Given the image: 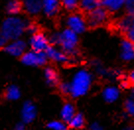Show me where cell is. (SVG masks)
<instances>
[{
	"label": "cell",
	"instance_id": "obj_1",
	"mask_svg": "<svg viewBox=\"0 0 134 130\" xmlns=\"http://www.w3.org/2000/svg\"><path fill=\"white\" fill-rule=\"evenodd\" d=\"M93 83L92 74L86 69H80L76 72L70 84V96L80 98L87 95Z\"/></svg>",
	"mask_w": 134,
	"mask_h": 130
},
{
	"label": "cell",
	"instance_id": "obj_2",
	"mask_svg": "<svg viewBox=\"0 0 134 130\" xmlns=\"http://www.w3.org/2000/svg\"><path fill=\"white\" fill-rule=\"evenodd\" d=\"M29 26V23L21 18L12 16L7 18L1 28V34L4 36L8 41H16L24 33V30Z\"/></svg>",
	"mask_w": 134,
	"mask_h": 130
},
{
	"label": "cell",
	"instance_id": "obj_3",
	"mask_svg": "<svg viewBox=\"0 0 134 130\" xmlns=\"http://www.w3.org/2000/svg\"><path fill=\"white\" fill-rule=\"evenodd\" d=\"M79 42L78 35L73 33L71 30L65 29L58 33V46L61 47V50L68 56H75L78 53L77 46Z\"/></svg>",
	"mask_w": 134,
	"mask_h": 130
},
{
	"label": "cell",
	"instance_id": "obj_4",
	"mask_svg": "<svg viewBox=\"0 0 134 130\" xmlns=\"http://www.w3.org/2000/svg\"><path fill=\"white\" fill-rule=\"evenodd\" d=\"M109 13L104 7L99 6L97 9L88 14L87 17V25L91 28H97L100 26L105 25L109 21Z\"/></svg>",
	"mask_w": 134,
	"mask_h": 130
},
{
	"label": "cell",
	"instance_id": "obj_5",
	"mask_svg": "<svg viewBox=\"0 0 134 130\" xmlns=\"http://www.w3.org/2000/svg\"><path fill=\"white\" fill-rule=\"evenodd\" d=\"M66 25L67 29L71 30L76 35L83 34L88 27L86 19L79 13L70 14L66 19Z\"/></svg>",
	"mask_w": 134,
	"mask_h": 130
},
{
	"label": "cell",
	"instance_id": "obj_6",
	"mask_svg": "<svg viewBox=\"0 0 134 130\" xmlns=\"http://www.w3.org/2000/svg\"><path fill=\"white\" fill-rule=\"evenodd\" d=\"M22 62L28 66H42L47 61V57L44 52L27 51L21 56Z\"/></svg>",
	"mask_w": 134,
	"mask_h": 130
},
{
	"label": "cell",
	"instance_id": "obj_7",
	"mask_svg": "<svg viewBox=\"0 0 134 130\" xmlns=\"http://www.w3.org/2000/svg\"><path fill=\"white\" fill-rule=\"evenodd\" d=\"M30 46L32 50L35 52H46V50L49 47L48 38L43 33L38 32L33 35L30 38Z\"/></svg>",
	"mask_w": 134,
	"mask_h": 130
},
{
	"label": "cell",
	"instance_id": "obj_8",
	"mask_svg": "<svg viewBox=\"0 0 134 130\" xmlns=\"http://www.w3.org/2000/svg\"><path fill=\"white\" fill-rule=\"evenodd\" d=\"M27 44L22 39H16L9 42L5 46V51L12 56H22L26 52Z\"/></svg>",
	"mask_w": 134,
	"mask_h": 130
},
{
	"label": "cell",
	"instance_id": "obj_9",
	"mask_svg": "<svg viewBox=\"0 0 134 130\" xmlns=\"http://www.w3.org/2000/svg\"><path fill=\"white\" fill-rule=\"evenodd\" d=\"M37 117V108L32 101H26L22 108V120L24 123H31Z\"/></svg>",
	"mask_w": 134,
	"mask_h": 130
},
{
	"label": "cell",
	"instance_id": "obj_10",
	"mask_svg": "<svg viewBox=\"0 0 134 130\" xmlns=\"http://www.w3.org/2000/svg\"><path fill=\"white\" fill-rule=\"evenodd\" d=\"M46 55L47 58H49L50 60L54 61V62H58V63H64L67 62L69 58L64 52H63L61 49H58L54 46H50L46 50Z\"/></svg>",
	"mask_w": 134,
	"mask_h": 130
},
{
	"label": "cell",
	"instance_id": "obj_11",
	"mask_svg": "<svg viewBox=\"0 0 134 130\" xmlns=\"http://www.w3.org/2000/svg\"><path fill=\"white\" fill-rule=\"evenodd\" d=\"M122 60L129 62L134 60V43L129 39H123L121 42V52H120Z\"/></svg>",
	"mask_w": 134,
	"mask_h": 130
},
{
	"label": "cell",
	"instance_id": "obj_12",
	"mask_svg": "<svg viewBox=\"0 0 134 130\" xmlns=\"http://www.w3.org/2000/svg\"><path fill=\"white\" fill-rule=\"evenodd\" d=\"M102 96H103V99L105 100V101L111 104L118 100V98L120 96V91L115 86H108L103 90Z\"/></svg>",
	"mask_w": 134,
	"mask_h": 130
},
{
	"label": "cell",
	"instance_id": "obj_13",
	"mask_svg": "<svg viewBox=\"0 0 134 130\" xmlns=\"http://www.w3.org/2000/svg\"><path fill=\"white\" fill-rule=\"evenodd\" d=\"M60 3L57 0H44L42 1V11L47 17H54L58 13Z\"/></svg>",
	"mask_w": 134,
	"mask_h": 130
},
{
	"label": "cell",
	"instance_id": "obj_14",
	"mask_svg": "<svg viewBox=\"0 0 134 130\" xmlns=\"http://www.w3.org/2000/svg\"><path fill=\"white\" fill-rule=\"evenodd\" d=\"M100 6L109 13H116L123 8L124 1L123 0H103L100 1Z\"/></svg>",
	"mask_w": 134,
	"mask_h": 130
},
{
	"label": "cell",
	"instance_id": "obj_15",
	"mask_svg": "<svg viewBox=\"0 0 134 130\" xmlns=\"http://www.w3.org/2000/svg\"><path fill=\"white\" fill-rule=\"evenodd\" d=\"M23 6L26 12L30 15H38L42 11V1L40 0H26Z\"/></svg>",
	"mask_w": 134,
	"mask_h": 130
},
{
	"label": "cell",
	"instance_id": "obj_16",
	"mask_svg": "<svg viewBox=\"0 0 134 130\" xmlns=\"http://www.w3.org/2000/svg\"><path fill=\"white\" fill-rule=\"evenodd\" d=\"M75 114V106L72 105L71 103H66V104L63 105L61 111H60V116H61V119H62L63 122H65L67 124Z\"/></svg>",
	"mask_w": 134,
	"mask_h": 130
},
{
	"label": "cell",
	"instance_id": "obj_17",
	"mask_svg": "<svg viewBox=\"0 0 134 130\" xmlns=\"http://www.w3.org/2000/svg\"><path fill=\"white\" fill-rule=\"evenodd\" d=\"M44 78H46V83L49 86H56L59 83L58 73L51 67L46 68V70H44Z\"/></svg>",
	"mask_w": 134,
	"mask_h": 130
},
{
	"label": "cell",
	"instance_id": "obj_18",
	"mask_svg": "<svg viewBox=\"0 0 134 130\" xmlns=\"http://www.w3.org/2000/svg\"><path fill=\"white\" fill-rule=\"evenodd\" d=\"M132 20H133V17H130V16H127V15L120 18L116 22V29L119 32L123 33V34H126L128 32V30L130 29V27H131Z\"/></svg>",
	"mask_w": 134,
	"mask_h": 130
},
{
	"label": "cell",
	"instance_id": "obj_19",
	"mask_svg": "<svg viewBox=\"0 0 134 130\" xmlns=\"http://www.w3.org/2000/svg\"><path fill=\"white\" fill-rule=\"evenodd\" d=\"M85 117L82 113H76L71 118V120L67 123V126H69L72 129H81L85 126Z\"/></svg>",
	"mask_w": 134,
	"mask_h": 130
},
{
	"label": "cell",
	"instance_id": "obj_20",
	"mask_svg": "<svg viewBox=\"0 0 134 130\" xmlns=\"http://www.w3.org/2000/svg\"><path fill=\"white\" fill-rule=\"evenodd\" d=\"M100 6V2L98 0H82L79 3V7L83 10L85 13H91Z\"/></svg>",
	"mask_w": 134,
	"mask_h": 130
},
{
	"label": "cell",
	"instance_id": "obj_21",
	"mask_svg": "<svg viewBox=\"0 0 134 130\" xmlns=\"http://www.w3.org/2000/svg\"><path fill=\"white\" fill-rule=\"evenodd\" d=\"M5 97L9 101H17L21 97V91L15 85H10L5 91Z\"/></svg>",
	"mask_w": 134,
	"mask_h": 130
},
{
	"label": "cell",
	"instance_id": "obj_22",
	"mask_svg": "<svg viewBox=\"0 0 134 130\" xmlns=\"http://www.w3.org/2000/svg\"><path fill=\"white\" fill-rule=\"evenodd\" d=\"M22 3L20 1H17V0H11L9 1L7 5H6V10L10 15H17L21 12L22 10Z\"/></svg>",
	"mask_w": 134,
	"mask_h": 130
},
{
	"label": "cell",
	"instance_id": "obj_23",
	"mask_svg": "<svg viewBox=\"0 0 134 130\" xmlns=\"http://www.w3.org/2000/svg\"><path fill=\"white\" fill-rule=\"evenodd\" d=\"M47 127L51 130H67V124L62 120H53L47 124Z\"/></svg>",
	"mask_w": 134,
	"mask_h": 130
},
{
	"label": "cell",
	"instance_id": "obj_24",
	"mask_svg": "<svg viewBox=\"0 0 134 130\" xmlns=\"http://www.w3.org/2000/svg\"><path fill=\"white\" fill-rule=\"evenodd\" d=\"M62 5L66 10L73 12L79 7V2L77 0H64L62 1Z\"/></svg>",
	"mask_w": 134,
	"mask_h": 130
},
{
	"label": "cell",
	"instance_id": "obj_25",
	"mask_svg": "<svg viewBox=\"0 0 134 130\" xmlns=\"http://www.w3.org/2000/svg\"><path fill=\"white\" fill-rule=\"evenodd\" d=\"M124 109L126 114L130 116H134V98H130L124 103Z\"/></svg>",
	"mask_w": 134,
	"mask_h": 130
},
{
	"label": "cell",
	"instance_id": "obj_26",
	"mask_svg": "<svg viewBox=\"0 0 134 130\" xmlns=\"http://www.w3.org/2000/svg\"><path fill=\"white\" fill-rule=\"evenodd\" d=\"M123 8H124V11L126 12L127 16L134 17V0H126V1H124Z\"/></svg>",
	"mask_w": 134,
	"mask_h": 130
},
{
	"label": "cell",
	"instance_id": "obj_27",
	"mask_svg": "<svg viewBox=\"0 0 134 130\" xmlns=\"http://www.w3.org/2000/svg\"><path fill=\"white\" fill-rule=\"evenodd\" d=\"M59 91L63 95H70V84L69 82H62L58 86Z\"/></svg>",
	"mask_w": 134,
	"mask_h": 130
},
{
	"label": "cell",
	"instance_id": "obj_28",
	"mask_svg": "<svg viewBox=\"0 0 134 130\" xmlns=\"http://www.w3.org/2000/svg\"><path fill=\"white\" fill-rule=\"evenodd\" d=\"M126 37H127V39H129L130 42H132L134 43V17L133 20H132V24H131V27L130 29L128 30V32L126 33Z\"/></svg>",
	"mask_w": 134,
	"mask_h": 130
},
{
	"label": "cell",
	"instance_id": "obj_29",
	"mask_svg": "<svg viewBox=\"0 0 134 130\" xmlns=\"http://www.w3.org/2000/svg\"><path fill=\"white\" fill-rule=\"evenodd\" d=\"M7 44H8V39L0 33V48H5Z\"/></svg>",
	"mask_w": 134,
	"mask_h": 130
},
{
	"label": "cell",
	"instance_id": "obj_30",
	"mask_svg": "<svg viewBox=\"0 0 134 130\" xmlns=\"http://www.w3.org/2000/svg\"><path fill=\"white\" fill-rule=\"evenodd\" d=\"M127 81L129 82L130 86H133L134 87V69H132L129 72V74L127 76Z\"/></svg>",
	"mask_w": 134,
	"mask_h": 130
},
{
	"label": "cell",
	"instance_id": "obj_31",
	"mask_svg": "<svg viewBox=\"0 0 134 130\" xmlns=\"http://www.w3.org/2000/svg\"><path fill=\"white\" fill-rule=\"evenodd\" d=\"M26 30L28 31V33L32 34V36L35 35L36 33H38V31H37V27H36V26H34V25H31V24H29V26L26 28Z\"/></svg>",
	"mask_w": 134,
	"mask_h": 130
},
{
	"label": "cell",
	"instance_id": "obj_32",
	"mask_svg": "<svg viewBox=\"0 0 134 130\" xmlns=\"http://www.w3.org/2000/svg\"><path fill=\"white\" fill-rule=\"evenodd\" d=\"M90 130H104V128L99 122H94L90 125Z\"/></svg>",
	"mask_w": 134,
	"mask_h": 130
},
{
	"label": "cell",
	"instance_id": "obj_33",
	"mask_svg": "<svg viewBox=\"0 0 134 130\" xmlns=\"http://www.w3.org/2000/svg\"><path fill=\"white\" fill-rule=\"evenodd\" d=\"M119 86H120L121 89H128L130 87V84L127 80H122L121 82H120V85H119Z\"/></svg>",
	"mask_w": 134,
	"mask_h": 130
},
{
	"label": "cell",
	"instance_id": "obj_34",
	"mask_svg": "<svg viewBox=\"0 0 134 130\" xmlns=\"http://www.w3.org/2000/svg\"><path fill=\"white\" fill-rule=\"evenodd\" d=\"M15 130H25L24 123H19V124H17L16 127H15Z\"/></svg>",
	"mask_w": 134,
	"mask_h": 130
},
{
	"label": "cell",
	"instance_id": "obj_35",
	"mask_svg": "<svg viewBox=\"0 0 134 130\" xmlns=\"http://www.w3.org/2000/svg\"><path fill=\"white\" fill-rule=\"evenodd\" d=\"M122 130H134V127L132 125H126L124 128H122Z\"/></svg>",
	"mask_w": 134,
	"mask_h": 130
},
{
	"label": "cell",
	"instance_id": "obj_36",
	"mask_svg": "<svg viewBox=\"0 0 134 130\" xmlns=\"http://www.w3.org/2000/svg\"><path fill=\"white\" fill-rule=\"evenodd\" d=\"M130 94H131V96L132 97H134V87L133 86L130 88Z\"/></svg>",
	"mask_w": 134,
	"mask_h": 130
}]
</instances>
